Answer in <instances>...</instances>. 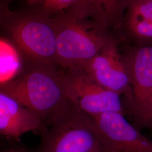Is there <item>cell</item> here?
Segmentation results:
<instances>
[{"label": "cell", "instance_id": "9a60e30c", "mask_svg": "<svg viewBox=\"0 0 152 152\" xmlns=\"http://www.w3.org/2000/svg\"><path fill=\"white\" fill-rule=\"evenodd\" d=\"M1 152H7V151H6V150L5 148H4V149L1 151Z\"/></svg>", "mask_w": 152, "mask_h": 152}, {"label": "cell", "instance_id": "5b68a950", "mask_svg": "<svg viewBox=\"0 0 152 152\" xmlns=\"http://www.w3.org/2000/svg\"><path fill=\"white\" fill-rule=\"evenodd\" d=\"M130 78L133 100L127 112L139 127L152 102V45L125 43L121 49Z\"/></svg>", "mask_w": 152, "mask_h": 152}, {"label": "cell", "instance_id": "6da1fadb", "mask_svg": "<svg viewBox=\"0 0 152 152\" xmlns=\"http://www.w3.org/2000/svg\"><path fill=\"white\" fill-rule=\"evenodd\" d=\"M0 91L15 98L31 110L46 127L51 125L74 104L65 71L57 64L26 61L15 77L1 82Z\"/></svg>", "mask_w": 152, "mask_h": 152}, {"label": "cell", "instance_id": "8992f818", "mask_svg": "<svg viewBox=\"0 0 152 152\" xmlns=\"http://www.w3.org/2000/svg\"><path fill=\"white\" fill-rule=\"evenodd\" d=\"M65 77L72 102L90 116L108 112L127 113L121 95L99 84L83 68L66 69Z\"/></svg>", "mask_w": 152, "mask_h": 152}, {"label": "cell", "instance_id": "277c9868", "mask_svg": "<svg viewBox=\"0 0 152 152\" xmlns=\"http://www.w3.org/2000/svg\"><path fill=\"white\" fill-rule=\"evenodd\" d=\"M7 9H3L1 12V22L26 61L58 65L56 33L51 15L44 9L12 12Z\"/></svg>", "mask_w": 152, "mask_h": 152}, {"label": "cell", "instance_id": "8fae6325", "mask_svg": "<svg viewBox=\"0 0 152 152\" xmlns=\"http://www.w3.org/2000/svg\"><path fill=\"white\" fill-rule=\"evenodd\" d=\"M126 3L127 0H75L67 11L78 18L91 19L118 36Z\"/></svg>", "mask_w": 152, "mask_h": 152}, {"label": "cell", "instance_id": "ba28073f", "mask_svg": "<svg viewBox=\"0 0 152 152\" xmlns=\"http://www.w3.org/2000/svg\"><path fill=\"white\" fill-rule=\"evenodd\" d=\"M119 112L92 116L107 152H152V140Z\"/></svg>", "mask_w": 152, "mask_h": 152}, {"label": "cell", "instance_id": "2e32d148", "mask_svg": "<svg viewBox=\"0 0 152 152\" xmlns=\"http://www.w3.org/2000/svg\"><path fill=\"white\" fill-rule=\"evenodd\" d=\"M149 1H152V0H149Z\"/></svg>", "mask_w": 152, "mask_h": 152}, {"label": "cell", "instance_id": "3957f363", "mask_svg": "<svg viewBox=\"0 0 152 152\" xmlns=\"http://www.w3.org/2000/svg\"><path fill=\"white\" fill-rule=\"evenodd\" d=\"M32 148L10 141L7 152H107L92 118L75 104L48 127Z\"/></svg>", "mask_w": 152, "mask_h": 152}, {"label": "cell", "instance_id": "9c48e42d", "mask_svg": "<svg viewBox=\"0 0 152 152\" xmlns=\"http://www.w3.org/2000/svg\"><path fill=\"white\" fill-rule=\"evenodd\" d=\"M47 128L31 110L15 98L0 91V133L2 136L16 140L29 131L41 135Z\"/></svg>", "mask_w": 152, "mask_h": 152}, {"label": "cell", "instance_id": "4fadbf2b", "mask_svg": "<svg viewBox=\"0 0 152 152\" xmlns=\"http://www.w3.org/2000/svg\"><path fill=\"white\" fill-rule=\"evenodd\" d=\"M142 128H150L152 129V102L139 127V129Z\"/></svg>", "mask_w": 152, "mask_h": 152}, {"label": "cell", "instance_id": "7a4b0ae2", "mask_svg": "<svg viewBox=\"0 0 152 152\" xmlns=\"http://www.w3.org/2000/svg\"><path fill=\"white\" fill-rule=\"evenodd\" d=\"M53 15L56 60L63 69L83 68L105 46L121 40L91 19L78 18L68 11Z\"/></svg>", "mask_w": 152, "mask_h": 152}, {"label": "cell", "instance_id": "5bb4252c", "mask_svg": "<svg viewBox=\"0 0 152 152\" xmlns=\"http://www.w3.org/2000/svg\"><path fill=\"white\" fill-rule=\"evenodd\" d=\"M30 5H34L40 3H44V0H27Z\"/></svg>", "mask_w": 152, "mask_h": 152}, {"label": "cell", "instance_id": "52a82bcc", "mask_svg": "<svg viewBox=\"0 0 152 152\" xmlns=\"http://www.w3.org/2000/svg\"><path fill=\"white\" fill-rule=\"evenodd\" d=\"M118 40L109 44L83 66L87 74L110 91L125 96L127 111L133 100L130 78Z\"/></svg>", "mask_w": 152, "mask_h": 152}, {"label": "cell", "instance_id": "30bf717a", "mask_svg": "<svg viewBox=\"0 0 152 152\" xmlns=\"http://www.w3.org/2000/svg\"><path fill=\"white\" fill-rule=\"evenodd\" d=\"M120 37L127 44L152 45V1L127 0Z\"/></svg>", "mask_w": 152, "mask_h": 152}, {"label": "cell", "instance_id": "7c38bea8", "mask_svg": "<svg viewBox=\"0 0 152 152\" xmlns=\"http://www.w3.org/2000/svg\"><path fill=\"white\" fill-rule=\"evenodd\" d=\"M75 0H44L43 9L48 14L52 15L60 11L68 10Z\"/></svg>", "mask_w": 152, "mask_h": 152}]
</instances>
